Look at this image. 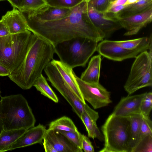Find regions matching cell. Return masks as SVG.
<instances>
[{
	"label": "cell",
	"instance_id": "31",
	"mask_svg": "<svg viewBox=\"0 0 152 152\" xmlns=\"http://www.w3.org/2000/svg\"><path fill=\"white\" fill-rule=\"evenodd\" d=\"M58 131L63 134L78 147L82 149L80 138L81 133L78 131L75 132L62 131Z\"/></svg>",
	"mask_w": 152,
	"mask_h": 152
},
{
	"label": "cell",
	"instance_id": "27",
	"mask_svg": "<svg viewBox=\"0 0 152 152\" xmlns=\"http://www.w3.org/2000/svg\"><path fill=\"white\" fill-rule=\"evenodd\" d=\"M47 4L46 0H24L21 12H29L39 9Z\"/></svg>",
	"mask_w": 152,
	"mask_h": 152
},
{
	"label": "cell",
	"instance_id": "16",
	"mask_svg": "<svg viewBox=\"0 0 152 152\" xmlns=\"http://www.w3.org/2000/svg\"><path fill=\"white\" fill-rule=\"evenodd\" d=\"M44 138L52 145L57 152H83L82 149L58 131L48 129Z\"/></svg>",
	"mask_w": 152,
	"mask_h": 152
},
{
	"label": "cell",
	"instance_id": "1",
	"mask_svg": "<svg viewBox=\"0 0 152 152\" xmlns=\"http://www.w3.org/2000/svg\"><path fill=\"white\" fill-rule=\"evenodd\" d=\"M88 3L83 0L72 8L68 15L58 20L40 22L25 19L28 30L46 39L53 46L77 37L100 42L104 38L88 17Z\"/></svg>",
	"mask_w": 152,
	"mask_h": 152
},
{
	"label": "cell",
	"instance_id": "3",
	"mask_svg": "<svg viewBox=\"0 0 152 152\" xmlns=\"http://www.w3.org/2000/svg\"><path fill=\"white\" fill-rule=\"evenodd\" d=\"M0 113L4 130L28 129L34 126V116L27 100L21 94L1 97Z\"/></svg>",
	"mask_w": 152,
	"mask_h": 152
},
{
	"label": "cell",
	"instance_id": "5",
	"mask_svg": "<svg viewBox=\"0 0 152 152\" xmlns=\"http://www.w3.org/2000/svg\"><path fill=\"white\" fill-rule=\"evenodd\" d=\"M98 42L83 37L74 38L54 45L60 61L73 69L85 67L96 51Z\"/></svg>",
	"mask_w": 152,
	"mask_h": 152
},
{
	"label": "cell",
	"instance_id": "18",
	"mask_svg": "<svg viewBox=\"0 0 152 152\" xmlns=\"http://www.w3.org/2000/svg\"><path fill=\"white\" fill-rule=\"evenodd\" d=\"M99 118L98 113L91 109L86 103L80 118L86 127L88 137L93 139L96 138L103 141L104 140L103 135L96 123Z\"/></svg>",
	"mask_w": 152,
	"mask_h": 152
},
{
	"label": "cell",
	"instance_id": "17",
	"mask_svg": "<svg viewBox=\"0 0 152 152\" xmlns=\"http://www.w3.org/2000/svg\"><path fill=\"white\" fill-rule=\"evenodd\" d=\"M1 20L7 27L10 34L26 31L28 30L26 21L22 12L13 8L3 15Z\"/></svg>",
	"mask_w": 152,
	"mask_h": 152
},
{
	"label": "cell",
	"instance_id": "42",
	"mask_svg": "<svg viewBox=\"0 0 152 152\" xmlns=\"http://www.w3.org/2000/svg\"><path fill=\"white\" fill-rule=\"evenodd\" d=\"M7 1V0H0V1Z\"/></svg>",
	"mask_w": 152,
	"mask_h": 152
},
{
	"label": "cell",
	"instance_id": "4",
	"mask_svg": "<svg viewBox=\"0 0 152 152\" xmlns=\"http://www.w3.org/2000/svg\"><path fill=\"white\" fill-rule=\"evenodd\" d=\"M101 129L104 144L99 152H131L129 116H117L112 113Z\"/></svg>",
	"mask_w": 152,
	"mask_h": 152
},
{
	"label": "cell",
	"instance_id": "34",
	"mask_svg": "<svg viewBox=\"0 0 152 152\" xmlns=\"http://www.w3.org/2000/svg\"><path fill=\"white\" fill-rule=\"evenodd\" d=\"M12 6L20 10L23 5L24 0H7Z\"/></svg>",
	"mask_w": 152,
	"mask_h": 152
},
{
	"label": "cell",
	"instance_id": "30",
	"mask_svg": "<svg viewBox=\"0 0 152 152\" xmlns=\"http://www.w3.org/2000/svg\"><path fill=\"white\" fill-rule=\"evenodd\" d=\"M152 108V92H146L140 106V113L143 116L149 117Z\"/></svg>",
	"mask_w": 152,
	"mask_h": 152
},
{
	"label": "cell",
	"instance_id": "40",
	"mask_svg": "<svg viewBox=\"0 0 152 152\" xmlns=\"http://www.w3.org/2000/svg\"><path fill=\"white\" fill-rule=\"evenodd\" d=\"M3 130V125L2 118L0 113V134Z\"/></svg>",
	"mask_w": 152,
	"mask_h": 152
},
{
	"label": "cell",
	"instance_id": "19",
	"mask_svg": "<svg viewBox=\"0 0 152 152\" xmlns=\"http://www.w3.org/2000/svg\"><path fill=\"white\" fill-rule=\"evenodd\" d=\"M101 56L99 54L93 56L91 58L87 67L81 74L80 78L82 80L90 83H99Z\"/></svg>",
	"mask_w": 152,
	"mask_h": 152
},
{
	"label": "cell",
	"instance_id": "38",
	"mask_svg": "<svg viewBox=\"0 0 152 152\" xmlns=\"http://www.w3.org/2000/svg\"><path fill=\"white\" fill-rule=\"evenodd\" d=\"M11 73V71L8 68L0 64V76H8Z\"/></svg>",
	"mask_w": 152,
	"mask_h": 152
},
{
	"label": "cell",
	"instance_id": "43",
	"mask_svg": "<svg viewBox=\"0 0 152 152\" xmlns=\"http://www.w3.org/2000/svg\"><path fill=\"white\" fill-rule=\"evenodd\" d=\"M115 0H110V2L112 1H115Z\"/></svg>",
	"mask_w": 152,
	"mask_h": 152
},
{
	"label": "cell",
	"instance_id": "28",
	"mask_svg": "<svg viewBox=\"0 0 152 152\" xmlns=\"http://www.w3.org/2000/svg\"><path fill=\"white\" fill-rule=\"evenodd\" d=\"M142 116L139 135L136 145L146 136L149 135H152V121L149 117Z\"/></svg>",
	"mask_w": 152,
	"mask_h": 152
},
{
	"label": "cell",
	"instance_id": "14",
	"mask_svg": "<svg viewBox=\"0 0 152 152\" xmlns=\"http://www.w3.org/2000/svg\"><path fill=\"white\" fill-rule=\"evenodd\" d=\"M146 92L121 98L115 106L112 113L121 117H128L136 114H141L140 107Z\"/></svg>",
	"mask_w": 152,
	"mask_h": 152
},
{
	"label": "cell",
	"instance_id": "22",
	"mask_svg": "<svg viewBox=\"0 0 152 152\" xmlns=\"http://www.w3.org/2000/svg\"><path fill=\"white\" fill-rule=\"evenodd\" d=\"M152 7V0H141L126 7L119 12L113 15L123 17L142 12Z\"/></svg>",
	"mask_w": 152,
	"mask_h": 152
},
{
	"label": "cell",
	"instance_id": "25",
	"mask_svg": "<svg viewBox=\"0 0 152 152\" xmlns=\"http://www.w3.org/2000/svg\"><path fill=\"white\" fill-rule=\"evenodd\" d=\"M41 94L58 103V99L54 91L48 84L46 79L41 74L36 80L33 86Z\"/></svg>",
	"mask_w": 152,
	"mask_h": 152
},
{
	"label": "cell",
	"instance_id": "11",
	"mask_svg": "<svg viewBox=\"0 0 152 152\" xmlns=\"http://www.w3.org/2000/svg\"><path fill=\"white\" fill-rule=\"evenodd\" d=\"M97 45L96 50L101 56L109 59L121 61L125 59L135 58L139 53L135 51L124 48L115 41L102 40Z\"/></svg>",
	"mask_w": 152,
	"mask_h": 152
},
{
	"label": "cell",
	"instance_id": "36",
	"mask_svg": "<svg viewBox=\"0 0 152 152\" xmlns=\"http://www.w3.org/2000/svg\"><path fill=\"white\" fill-rule=\"evenodd\" d=\"M6 26L2 20H0V37L10 34Z\"/></svg>",
	"mask_w": 152,
	"mask_h": 152
},
{
	"label": "cell",
	"instance_id": "2",
	"mask_svg": "<svg viewBox=\"0 0 152 152\" xmlns=\"http://www.w3.org/2000/svg\"><path fill=\"white\" fill-rule=\"evenodd\" d=\"M55 53L53 44L33 34L31 43L24 59L8 77L22 89H30L53 59Z\"/></svg>",
	"mask_w": 152,
	"mask_h": 152
},
{
	"label": "cell",
	"instance_id": "23",
	"mask_svg": "<svg viewBox=\"0 0 152 152\" xmlns=\"http://www.w3.org/2000/svg\"><path fill=\"white\" fill-rule=\"evenodd\" d=\"M130 120V146L132 150L137 143L140 132L142 115L136 114L129 116Z\"/></svg>",
	"mask_w": 152,
	"mask_h": 152
},
{
	"label": "cell",
	"instance_id": "29",
	"mask_svg": "<svg viewBox=\"0 0 152 152\" xmlns=\"http://www.w3.org/2000/svg\"><path fill=\"white\" fill-rule=\"evenodd\" d=\"M83 0H46L47 4L51 6L71 8L76 6Z\"/></svg>",
	"mask_w": 152,
	"mask_h": 152
},
{
	"label": "cell",
	"instance_id": "10",
	"mask_svg": "<svg viewBox=\"0 0 152 152\" xmlns=\"http://www.w3.org/2000/svg\"><path fill=\"white\" fill-rule=\"evenodd\" d=\"M87 12L91 21L104 39L109 38L115 31L122 28L116 18L104 12L97 10L88 3Z\"/></svg>",
	"mask_w": 152,
	"mask_h": 152
},
{
	"label": "cell",
	"instance_id": "41",
	"mask_svg": "<svg viewBox=\"0 0 152 152\" xmlns=\"http://www.w3.org/2000/svg\"><path fill=\"white\" fill-rule=\"evenodd\" d=\"M83 0L87 2H88L91 0Z\"/></svg>",
	"mask_w": 152,
	"mask_h": 152
},
{
	"label": "cell",
	"instance_id": "7",
	"mask_svg": "<svg viewBox=\"0 0 152 152\" xmlns=\"http://www.w3.org/2000/svg\"><path fill=\"white\" fill-rule=\"evenodd\" d=\"M149 50V52L143 51L135 58L124 86L129 95L141 88L152 86V45Z\"/></svg>",
	"mask_w": 152,
	"mask_h": 152
},
{
	"label": "cell",
	"instance_id": "37",
	"mask_svg": "<svg viewBox=\"0 0 152 152\" xmlns=\"http://www.w3.org/2000/svg\"><path fill=\"white\" fill-rule=\"evenodd\" d=\"M126 1V0H116L111 1L110 2L106 10L115 6L123 5L124 4Z\"/></svg>",
	"mask_w": 152,
	"mask_h": 152
},
{
	"label": "cell",
	"instance_id": "44",
	"mask_svg": "<svg viewBox=\"0 0 152 152\" xmlns=\"http://www.w3.org/2000/svg\"></svg>",
	"mask_w": 152,
	"mask_h": 152
},
{
	"label": "cell",
	"instance_id": "8",
	"mask_svg": "<svg viewBox=\"0 0 152 152\" xmlns=\"http://www.w3.org/2000/svg\"><path fill=\"white\" fill-rule=\"evenodd\" d=\"M47 80L55 88L69 87L83 103H86L80 91L73 69L60 61L52 59L44 69Z\"/></svg>",
	"mask_w": 152,
	"mask_h": 152
},
{
	"label": "cell",
	"instance_id": "6",
	"mask_svg": "<svg viewBox=\"0 0 152 152\" xmlns=\"http://www.w3.org/2000/svg\"><path fill=\"white\" fill-rule=\"evenodd\" d=\"M33 34L30 31L0 37V64L11 71L15 69L24 59Z\"/></svg>",
	"mask_w": 152,
	"mask_h": 152
},
{
	"label": "cell",
	"instance_id": "12",
	"mask_svg": "<svg viewBox=\"0 0 152 152\" xmlns=\"http://www.w3.org/2000/svg\"><path fill=\"white\" fill-rule=\"evenodd\" d=\"M122 28L126 30L124 35L136 34L140 30L150 23L152 20V7L140 13L128 16L116 17Z\"/></svg>",
	"mask_w": 152,
	"mask_h": 152
},
{
	"label": "cell",
	"instance_id": "35",
	"mask_svg": "<svg viewBox=\"0 0 152 152\" xmlns=\"http://www.w3.org/2000/svg\"><path fill=\"white\" fill-rule=\"evenodd\" d=\"M42 143L45 152H57L52 145L45 139H43Z\"/></svg>",
	"mask_w": 152,
	"mask_h": 152
},
{
	"label": "cell",
	"instance_id": "20",
	"mask_svg": "<svg viewBox=\"0 0 152 152\" xmlns=\"http://www.w3.org/2000/svg\"><path fill=\"white\" fill-rule=\"evenodd\" d=\"M119 46L125 49L135 51L140 53L149 50L152 45V39L144 37L137 39L115 41Z\"/></svg>",
	"mask_w": 152,
	"mask_h": 152
},
{
	"label": "cell",
	"instance_id": "32",
	"mask_svg": "<svg viewBox=\"0 0 152 152\" xmlns=\"http://www.w3.org/2000/svg\"><path fill=\"white\" fill-rule=\"evenodd\" d=\"M110 2V0H91L88 3L97 10L104 12Z\"/></svg>",
	"mask_w": 152,
	"mask_h": 152
},
{
	"label": "cell",
	"instance_id": "21",
	"mask_svg": "<svg viewBox=\"0 0 152 152\" xmlns=\"http://www.w3.org/2000/svg\"><path fill=\"white\" fill-rule=\"evenodd\" d=\"M27 129H3L0 134V152L9 151L11 145Z\"/></svg>",
	"mask_w": 152,
	"mask_h": 152
},
{
	"label": "cell",
	"instance_id": "39",
	"mask_svg": "<svg viewBox=\"0 0 152 152\" xmlns=\"http://www.w3.org/2000/svg\"><path fill=\"white\" fill-rule=\"evenodd\" d=\"M141 0H126L124 5L128 6L131 4L136 3Z\"/></svg>",
	"mask_w": 152,
	"mask_h": 152
},
{
	"label": "cell",
	"instance_id": "15",
	"mask_svg": "<svg viewBox=\"0 0 152 152\" xmlns=\"http://www.w3.org/2000/svg\"><path fill=\"white\" fill-rule=\"evenodd\" d=\"M46 130L45 127L40 124L28 129L11 145L9 151L37 143L41 144Z\"/></svg>",
	"mask_w": 152,
	"mask_h": 152
},
{
	"label": "cell",
	"instance_id": "9",
	"mask_svg": "<svg viewBox=\"0 0 152 152\" xmlns=\"http://www.w3.org/2000/svg\"><path fill=\"white\" fill-rule=\"evenodd\" d=\"M75 77L83 99L94 109L106 106L112 102L110 92L99 83H88L83 81L76 75Z\"/></svg>",
	"mask_w": 152,
	"mask_h": 152
},
{
	"label": "cell",
	"instance_id": "13",
	"mask_svg": "<svg viewBox=\"0 0 152 152\" xmlns=\"http://www.w3.org/2000/svg\"><path fill=\"white\" fill-rule=\"evenodd\" d=\"M71 8L52 7L47 4L36 10L22 12L26 19L44 22L58 20L67 16Z\"/></svg>",
	"mask_w": 152,
	"mask_h": 152
},
{
	"label": "cell",
	"instance_id": "33",
	"mask_svg": "<svg viewBox=\"0 0 152 152\" xmlns=\"http://www.w3.org/2000/svg\"><path fill=\"white\" fill-rule=\"evenodd\" d=\"M81 148L85 152H94V150L89 138L84 134H80Z\"/></svg>",
	"mask_w": 152,
	"mask_h": 152
},
{
	"label": "cell",
	"instance_id": "24",
	"mask_svg": "<svg viewBox=\"0 0 152 152\" xmlns=\"http://www.w3.org/2000/svg\"><path fill=\"white\" fill-rule=\"evenodd\" d=\"M48 129L57 131L75 132L78 131L72 121L68 117L63 116L51 121L49 124Z\"/></svg>",
	"mask_w": 152,
	"mask_h": 152
},
{
	"label": "cell",
	"instance_id": "26",
	"mask_svg": "<svg viewBox=\"0 0 152 152\" xmlns=\"http://www.w3.org/2000/svg\"><path fill=\"white\" fill-rule=\"evenodd\" d=\"M152 135H148L138 142L132 152H152Z\"/></svg>",
	"mask_w": 152,
	"mask_h": 152
}]
</instances>
